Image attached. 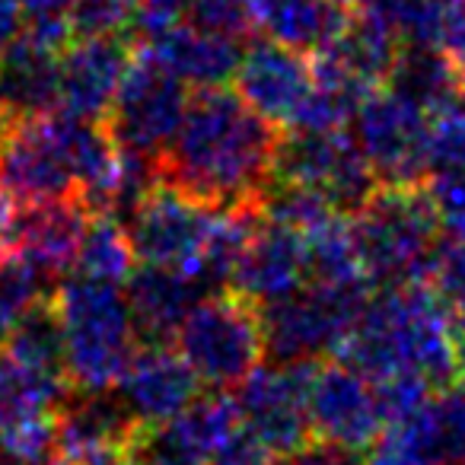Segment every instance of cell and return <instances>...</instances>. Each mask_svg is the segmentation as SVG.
<instances>
[{
  "instance_id": "f1b7e54d",
  "label": "cell",
  "mask_w": 465,
  "mask_h": 465,
  "mask_svg": "<svg viewBox=\"0 0 465 465\" xmlns=\"http://www.w3.org/2000/svg\"><path fill=\"white\" fill-rule=\"evenodd\" d=\"M0 357L23 363V367L45 370V373H64V329H61L52 297H42L14 325V331L4 338V354Z\"/></svg>"
},
{
  "instance_id": "9a60e30c",
  "label": "cell",
  "mask_w": 465,
  "mask_h": 465,
  "mask_svg": "<svg viewBox=\"0 0 465 465\" xmlns=\"http://www.w3.org/2000/svg\"><path fill=\"white\" fill-rule=\"evenodd\" d=\"M240 408L226 389L198 395L185 411L141 430L134 465H211L220 446L240 430Z\"/></svg>"
},
{
  "instance_id": "74e56055",
  "label": "cell",
  "mask_w": 465,
  "mask_h": 465,
  "mask_svg": "<svg viewBox=\"0 0 465 465\" xmlns=\"http://www.w3.org/2000/svg\"><path fill=\"white\" fill-rule=\"evenodd\" d=\"M437 48L450 58V64L459 71V77L465 80V0H450L446 4Z\"/></svg>"
},
{
  "instance_id": "9c48e42d",
  "label": "cell",
  "mask_w": 465,
  "mask_h": 465,
  "mask_svg": "<svg viewBox=\"0 0 465 465\" xmlns=\"http://www.w3.org/2000/svg\"><path fill=\"white\" fill-rule=\"evenodd\" d=\"M354 141L382 185H414L430 173V115L392 86L361 103Z\"/></svg>"
},
{
  "instance_id": "d4e9b609",
  "label": "cell",
  "mask_w": 465,
  "mask_h": 465,
  "mask_svg": "<svg viewBox=\"0 0 465 465\" xmlns=\"http://www.w3.org/2000/svg\"><path fill=\"white\" fill-rule=\"evenodd\" d=\"M175 77L185 84L201 86H223L232 80L242 58V45L236 39H226L220 33L194 26V23H179L169 33L143 42Z\"/></svg>"
},
{
  "instance_id": "2e32d148",
  "label": "cell",
  "mask_w": 465,
  "mask_h": 465,
  "mask_svg": "<svg viewBox=\"0 0 465 465\" xmlns=\"http://www.w3.org/2000/svg\"><path fill=\"white\" fill-rule=\"evenodd\" d=\"M134 52V39L128 33L74 35V42L61 54L58 109L67 115L103 122Z\"/></svg>"
},
{
  "instance_id": "f35d334b",
  "label": "cell",
  "mask_w": 465,
  "mask_h": 465,
  "mask_svg": "<svg viewBox=\"0 0 465 465\" xmlns=\"http://www.w3.org/2000/svg\"><path fill=\"white\" fill-rule=\"evenodd\" d=\"M272 465H361V452L325 443V440H310L287 456H274Z\"/></svg>"
},
{
  "instance_id": "e0dca14e",
  "label": "cell",
  "mask_w": 465,
  "mask_h": 465,
  "mask_svg": "<svg viewBox=\"0 0 465 465\" xmlns=\"http://www.w3.org/2000/svg\"><path fill=\"white\" fill-rule=\"evenodd\" d=\"M401 48H405V39L392 23L382 20L376 10L354 4L335 42L312 54V74L373 93L389 84Z\"/></svg>"
},
{
  "instance_id": "4dcf8cb0",
  "label": "cell",
  "mask_w": 465,
  "mask_h": 465,
  "mask_svg": "<svg viewBox=\"0 0 465 465\" xmlns=\"http://www.w3.org/2000/svg\"><path fill=\"white\" fill-rule=\"evenodd\" d=\"M42 284H45V278L20 252H7L0 259V341L45 297Z\"/></svg>"
},
{
  "instance_id": "b9f144b4",
  "label": "cell",
  "mask_w": 465,
  "mask_h": 465,
  "mask_svg": "<svg viewBox=\"0 0 465 465\" xmlns=\"http://www.w3.org/2000/svg\"><path fill=\"white\" fill-rule=\"evenodd\" d=\"M16 198L7 192V188L0 185V259L14 249V240H16Z\"/></svg>"
},
{
  "instance_id": "ac0fdd59",
  "label": "cell",
  "mask_w": 465,
  "mask_h": 465,
  "mask_svg": "<svg viewBox=\"0 0 465 465\" xmlns=\"http://www.w3.org/2000/svg\"><path fill=\"white\" fill-rule=\"evenodd\" d=\"M232 84L262 118L274 122L278 128H287L303 99L310 96L316 74H312L310 54L262 39L242 52Z\"/></svg>"
},
{
  "instance_id": "4316f807",
  "label": "cell",
  "mask_w": 465,
  "mask_h": 465,
  "mask_svg": "<svg viewBox=\"0 0 465 465\" xmlns=\"http://www.w3.org/2000/svg\"><path fill=\"white\" fill-rule=\"evenodd\" d=\"M67 395L71 382L64 373H45L0 357V430L26 418L54 414Z\"/></svg>"
},
{
  "instance_id": "c3c4849f",
  "label": "cell",
  "mask_w": 465,
  "mask_h": 465,
  "mask_svg": "<svg viewBox=\"0 0 465 465\" xmlns=\"http://www.w3.org/2000/svg\"><path fill=\"white\" fill-rule=\"evenodd\" d=\"M344 4H354V0H344Z\"/></svg>"
},
{
  "instance_id": "ffe728a7",
  "label": "cell",
  "mask_w": 465,
  "mask_h": 465,
  "mask_svg": "<svg viewBox=\"0 0 465 465\" xmlns=\"http://www.w3.org/2000/svg\"><path fill=\"white\" fill-rule=\"evenodd\" d=\"M201 386L204 382L179 351H173L169 344H143L131 357L118 382V399L143 427H150L185 411L201 395Z\"/></svg>"
},
{
  "instance_id": "277c9868",
  "label": "cell",
  "mask_w": 465,
  "mask_h": 465,
  "mask_svg": "<svg viewBox=\"0 0 465 465\" xmlns=\"http://www.w3.org/2000/svg\"><path fill=\"white\" fill-rule=\"evenodd\" d=\"M64 329V373L77 392H109L122 382L141 341L118 284L67 274L52 293Z\"/></svg>"
},
{
  "instance_id": "7402d4cb",
  "label": "cell",
  "mask_w": 465,
  "mask_h": 465,
  "mask_svg": "<svg viewBox=\"0 0 465 465\" xmlns=\"http://www.w3.org/2000/svg\"><path fill=\"white\" fill-rule=\"evenodd\" d=\"M201 297H207L204 284L185 268L141 265L124 281L134 335L143 344H166L169 338H175L182 319Z\"/></svg>"
},
{
  "instance_id": "d590c367",
  "label": "cell",
  "mask_w": 465,
  "mask_h": 465,
  "mask_svg": "<svg viewBox=\"0 0 465 465\" xmlns=\"http://www.w3.org/2000/svg\"><path fill=\"white\" fill-rule=\"evenodd\" d=\"M54 414L26 418L7 430H0V443L7 446V452L20 465L45 462L48 456H54Z\"/></svg>"
},
{
  "instance_id": "ba28073f",
  "label": "cell",
  "mask_w": 465,
  "mask_h": 465,
  "mask_svg": "<svg viewBox=\"0 0 465 465\" xmlns=\"http://www.w3.org/2000/svg\"><path fill=\"white\" fill-rule=\"evenodd\" d=\"M274 182L316 192L341 213H351L380 185L348 128L281 134Z\"/></svg>"
},
{
  "instance_id": "cb8c5ba5",
  "label": "cell",
  "mask_w": 465,
  "mask_h": 465,
  "mask_svg": "<svg viewBox=\"0 0 465 465\" xmlns=\"http://www.w3.org/2000/svg\"><path fill=\"white\" fill-rule=\"evenodd\" d=\"M382 437L424 465H465V382L440 389L437 399L405 424L386 427Z\"/></svg>"
},
{
  "instance_id": "4fadbf2b",
  "label": "cell",
  "mask_w": 465,
  "mask_h": 465,
  "mask_svg": "<svg viewBox=\"0 0 465 465\" xmlns=\"http://www.w3.org/2000/svg\"><path fill=\"white\" fill-rule=\"evenodd\" d=\"M0 185L23 204L77 194L74 166L54 128L52 112L16 118L0 134Z\"/></svg>"
},
{
  "instance_id": "52a82bcc",
  "label": "cell",
  "mask_w": 465,
  "mask_h": 465,
  "mask_svg": "<svg viewBox=\"0 0 465 465\" xmlns=\"http://www.w3.org/2000/svg\"><path fill=\"white\" fill-rule=\"evenodd\" d=\"M188 84L175 77L147 45L134 52L109 115L103 118L118 147L160 160L188 109Z\"/></svg>"
},
{
  "instance_id": "6da1fadb",
  "label": "cell",
  "mask_w": 465,
  "mask_h": 465,
  "mask_svg": "<svg viewBox=\"0 0 465 465\" xmlns=\"http://www.w3.org/2000/svg\"><path fill=\"white\" fill-rule=\"evenodd\" d=\"M284 128L262 118L240 93L201 86L160 153V179L211 207H262L274 185Z\"/></svg>"
},
{
  "instance_id": "60d3db41",
  "label": "cell",
  "mask_w": 465,
  "mask_h": 465,
  "mask_svg": "<svg viewBox=\"0 0 465 465\" xmlns=\"http://www.w3.org/2000/svg\"><path fill=\"white\" fill-rule=\"evenodd\" d=\"M23 10L26 23H42V20H71L74 0H16Z\"/></svg>"
},
{
  "instance_id": "f6af8a7d",
  "label": "cell",
  "mask_w": 465,
  "mask_h": 465,
  "mask_svg": "<svg viewBox=\"0 0 465 465\" xmlns=\"http://www.w3.org/2000/svg\"><path fill=\"white\" fill-rule=\"evenodd\" d=\"M0 465H20L14 456H10V452H7V446H4V443H0Z\"/></svg>"
},
{
  "instance_id": "8d00e7d4",
  "label": "cell",
  "mask_w": 465,
  "mask_h": 465,
  "mask_svg": "<svg viewBox=\"0 0 465 465\" xmlns=\"http://www.w3.org/2000/svg\"><path fill=\"white\" fill-rule=\"evenodd\" d=\"M188 7L192 0H141L137 4L134 23H131V39H156V35L169 33L179 23L188 20Z\"/></svg>"
},
{
  "instance_id": "bcb514c9",
  "label": "cell",
  "mask_w": 465,
  "mask_h": 465,
  "mask_svg": "<svg viewBox=\"0 0 465 465\" xmlns=\"http://www.w3.org/2000/svg\"><path fill=\"white\" fill-rule=\"evenodd\" d=\"M35 465H64V462H61V459H58V456H48V459H45V462H35Z\"/></svg>"
},
{
  "instance_id": "484cf974",
  "label": "cell",
  "mask_w": 465,
  "mask_h": 465,
  "mask_svg": "<svg viewBox=\"0 0 465 465\" xmlns=\"http://www.w3.org/2000/svg\"><path fill=\"white\" fill-rule=\"evenodd\" d=\"M351 7L344 0H259V33L312 58L335 42Z\"/></svg>"
},
{
  "instance_id": "ee69618b",
  "label": "cell",
  "mask_w": 465,
  "mask_h": 465,
  "mask_svg": "<svg viewBox=\"0 0 465 465\" xmlns=\"http://www.w3.org/2000/svg\"><path fill=\"white\" fill-rule=\"evenodd\" d=\"M452 329V357H456V382H465V316H450Z\"/></svg>"
},
{
  "instance_id": "7c38bea8",
  "label": "cell",
  "mask_w": 465,
  "mask_h": 465,
  "mask_svg": "<svg viewBox=\"0 0 465 465\" xmlns=\"http://www.w3.org/2000/svg\"><path fill=\"white\" fill-rule=\"evenodd\" d=\"M143 424L118 395L71 389L54 414V456L64 465H134Z\"/></svg>"
},
{
  "instance_id": "836d02e7",
  "label": "cell",
  "mask_w": 465,
  "mask_h": 465,
  "mask_svg": "<svg viewBox=\"0 0 465 465\" xmlns=\"http://www.w3.org/2000/svg\"><path fill=\"white\" fill-rule=\"evenodd\" d=\"M376 401H380V411H382V424L395 427V424H405L408 418L420 411L427 401L433 399L437 389L418 373H395L386 376V380H376Z\"/></svg>"
},
{
  "instance_id": "7dc6e473",
  "label": "cell",
  "mask_w": 465,
  "mask_h": 465,
  "mask_svg": "<svg viewBox=\"0 0 465 465\" xmlns=\"http://www.w3.org/2000/svg\"><path fill=\"white\" fill-rule=\"evenodd\" d=\"M7 124H10V118L4 115V112H0V134H4V128H7Z\"/></svg>"
},
{
  "instance_id": "f546056e",
  "label": "cell",
  "mask_w": 465,
  "mask_h": 465,
  "mask_svg": "<svg viewBox=\"0 0 465 465\" xmlns=\"http://www.w3.org/2000/svg\"><path fill=\"white\" fill-rule=\"evenodd\" d=\"M134 246H131L128 226L115 213H93L90 226L80 242L77 265L71 274H84L105 284H124L134 272Z\"/></svg>"
},
{
  "instance_id": "e575fe53",
  "label": "cell",
  "mask_w": 465,
  "mask_h": 465,
  "mask_svg": "<svg viewBox=\"0 0 465 465\" xmlns=\"http://www.w3.org/2000/svg\"><path fill=\"white\" fill-rule=\"evenodd\" d=\"M141 0H74L71 26L74 35H109L131 33Z\"/></svg>"
},
{
  "instance_id": "3957f363",
  "label": "cell",
  "mask_w": 465,
  "mask_h": 465,
  "mask_svg": "<svg viewBox=\"0 0 465 465\" xmlns=\"http://www.w3.org/2000/svg\"><path fill=\"white\" fill-rule=\"evenodd\" d=\"M351 240L363 278L373 287H399L427 278L443 223L427 185H376L348 213Z\"/></svg>"
},
{
  "instance_id": "d6a6232c",
  "label": "cell",
  "mask_w": 465,
  "mask_h": 465,
  "mask_svg": "<svg viewBox=\"0 0 465 465\" xmlns=\"http://www.w3.org/2000/svg\"><path fill=\"white\" fill-rule=\"evenodd\" d=\"M424 281L452 319L465 316V240L440 232Z\"/></svg>"
},
{
  "instance_id": "5b68a950",
  "label": "cell",
  "mask_w": 465,
  "mask_h": 465,
  "mask_svg": "<svg viewBox=\"0 0 465 465\" xmlns=\"http://www.w3.org/2000/svg\"><path fill=\"white\" fill-rule=\"evenodd\" d=\"M175 351L211 389L240 386L265 357L262 306L236 291H213L194 303L175 331Z\"/></svg>"
},
{
  "instance_id": "7a4b0ae2",
  "label": "cell",
  "mask_w": 465,
  "mask_h": 465,
  "mask_svg": "<svg viewBox=\"0 0 465 465\" xmlns=\"http://www.w3.org/2000/svg\"><path fill=\"white\" fill-rule=\"evenodd\" d=\"M335 357L370 382L395 373H418L433 389L456 382L450 312L427 281L380 287Z\"/></svg>"
},
{
  "instance_id": "8992f818",
  "label": "cell",
  "mask_w": 465,
  "mask_h": 465,
  "mask_svg": "<svg viewBox=\"0 0 465 465\" xmlns=\"http://www.w3.org/2000/svg\"><path fill=\"white\" fill-rule=\"evenodd\" d=\"M373 297L367 278L354 281H310L300 291L262 306L265 354L274 363L319 361V354H335L348 338L363 306Z\"/></svg>"
},
{
  "instance_id": "7bdbcfd3",
  "label": "cell",
  "mask_w": 465,
  "mask_h": 465,
  "mask_svg": "<svg viewBox=\"0 0 465 465\" xmlns=\"http://www.w3.org/2000/svg\"><path fill=\"white\" fill-rule=\"evenodd\" d=\"M361 465H424V462H418L411 452H405L399 443H392L389 437H380L376 450L370 452V456L363 459Z\"/></svg>"
},
{
  "instance_id": "8fae6325",
  "label": "cell",
  "mask_w": 465,
  "mask_h": 465,
  "mask_svg": "<svg viewBox=\"0 0 465 465\" xmlns=\"http://www.w3.org/2000/svg\"><path fill=\"white\" fill-rule=\"evenodd\" d=\"M217 207L192 198L169 182H156L128 213V236L143 265L192 272Z\"/></svg>"
},
{
  "instance_id": "d6986e66",
  "label": "cell",
  "mask_w": 465,
  "mask_h": 465,
  "mask_svg": "<svg viewBox=\"0 0 465 465\" xmlns=\"http://www.w3.org/2000/svg\"><path fill=\"white\" fill-rule=\"evenodd\" d=\"M306 281H310V262H306L303 232L262 217L232 268L230 291L265 306L300 291Z\"/></svg>"
},
{
  "instance_id": "5bb4252c",
  "label": "cell",
  "mask_w": 465,
  "mask_h": 465,
  "mask_svg": "<svg viewBox=\"0 0 465 465\" xmlns=\"http://www.w3.org/2000/svg\"><path fill=\"white\" fill-rule=\"evenodd\" d=\"M310 424L312 437L344 450L367 452L380 443L382 411L376 401V386L344 361L319 363L310 386Z\"/></svg>"
},
{
  "instance_id": "603a6c76",
  "label": "cell",
  "mask_w": 465,
  "mask_h": 465,
  "mask_svg": "<svg viewBox=\"0 0 465 465\" xmlns=\"http://www.w3.org/2000/svg\"><path fill=\"white\" fill-rule=\"evenodd\" d=\"M61 54L64 48L48 45L26 29L0 52V112L10 122L58 109Z\"/></svg>"
},
{
  "instance_id": "44dd1931",
  "label": "cell",
  "mask_w": 465,
  "mask_h": 465,
  "mask_svg": "<svg viewBox=\"0 0 465 465\" xmlns=\"http://www.w3.org/2000/svg\"><path fill=\"white\" fill-rule=\"evenodd\" d=\"M90 217L93 211L84 204L80 194H64V198L26 204V211L16 220L14 249L45 281L64 278L77 265L80 242H84Z\"/></svg>"
},
{
  "instance_id": "83f0119b",
  "label": "cell",
  "mask_w": 465,
  "mask_h": 465,
  "mask_svg": "<svg viewBox=\"0 0 465 465\" xmlns=\"http://www.w3.org/2000/svg\"><path fill=\"white\" fill-rule=\"evenodd\" d=\"M459 84H462V77L437 45L405 42L386 86H392L395 93L411 99L414 105H420L430 115L433 109H440L459 90Z\"/></svg>"
},
{
  "instance_id": "ab89813d",
  "label": "cell",
  "mask_w": 465,
  "mask_h": 465,
  "mask_svg": "<svg viewBox=\"0 0 465 465\" xmlns=\"http://www.w3.org/2000/svg\"><path fill=\"white\" fill-rule=\"evenodd\" d=\"M272 459H274L272 452L252 433H246L240 427V430L220 446V452L211 459V465H272Z\"/></svg>"
},
{
  "instance_id": "30bf717a",
  "label": "cell",
  "mask_w": 465,
  "mask_h": 465,
  "mask_svg": "<svg viewBox=\"0 0 465 465\" xmlns=\"http://www.w3.org/2000/svg\"><path fill=\"white\" fill-rule=\"evenodd\" d=\"M316 370L319 361H291L274 367L259 363L240 386H232L242 430L252 433L272 456H287L316 440L310 424V386Z\"/></svg>"
},
{
  "instance_id": "1f68e13d",
  "label": "cell",
  "mask_w": 465,
  "mask_h": 465,
  "mask_svg": "<svg viewBox=\"0 0 465 465\" xmlns=\"http://www.w3.org/2000/svg\"><path fill=\"white\" fill-rule=\"evenodd\" d=\"M363 7L376 10L382 20H389L405 42L414 45H437L440 23H443L450 0H354Z\"/></svg>"
}]
</instances>
